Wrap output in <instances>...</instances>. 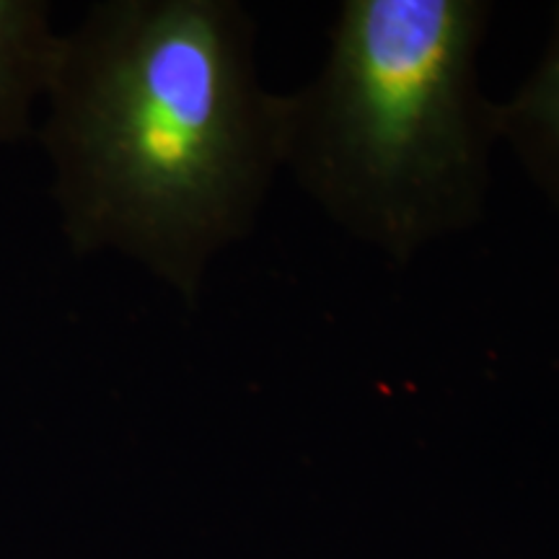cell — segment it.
Instances as JSON below:
<instances>
[{
	"label": "cell",
	"mask_w": 559,
	"mask_h": 559,
	"mask_svg": "<svg viewBox=\"0 0 559 559\" xmlns=\"http://www.w3.org/2000/svg\"><path fill=\"white\" fill-rule=\"evenodd\" d=\"M39 143L62 239L117 254L187 309L283 171V94L239 0H99L60 32Z\"/></svg>",
	"instance_id": "6da1fadb"
},
{
	"label": "cell",
	"mask_w": 559,
	"mask_h": 559,
	"mask_svg": "<svg viewBox=\"0 0 559 559\" xmlns=\"http://www.w3.org/2000/svg\"><path fill=\"white\" fill-rule=\"evenodd\" d=\"M489 0H342L319 73L283 94V171L342 234L409 264L485 221L498 102Z\"/></svg>",
	"instance_id": "7a4b0ae2"
},
{
	"label": "cell",
	"mask_w": 559,
	"mask_h": 559,
	"mask_svg": "<svg viewBox=\"0 0 559 559\" xmlns=\"http://www.w3.org/2000/svg\"><path fill=\"white\" fill-rule=\"evenodd\" d=\"M60 32L45 0H0V145L34 132Z\"/></svg>",
	"instance_id": "3957f363"
},
{
	"label": "cell",
	"mask_w": 559,
	"mask_h": 559,
	"mask_svg": "<svg viewBox=\"0 0 559 559\" xmlns=\"http://www.w3.org/2000/svg\"><path fill=\"white\" fill-rule=\"evenodd\" d=\"M498 130L500 143L559 218V3L536 66L506 102H498Z\"/></svg>",
	"instance_id": "277c9868"
}]
</instances>
